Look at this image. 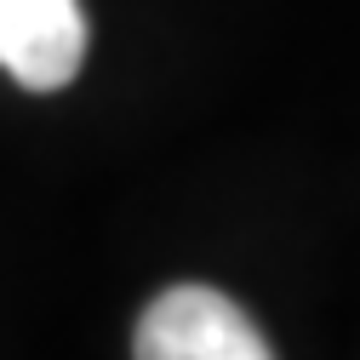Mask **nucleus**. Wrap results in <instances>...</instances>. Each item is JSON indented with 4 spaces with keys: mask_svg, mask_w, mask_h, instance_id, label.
<instances>
[{
    "mask_svg": "<svg viewBox=\"0 0 360 360\" xmlns=\"http://www.w3.org/2000/svg\"><path fill=\"white\" fill-rule=\"evenodd\" d=\"M131 360H275V349L235 297L184 281L138 314Z\"/></svg>",
    "mask_w": 360,
    "mask_h": 360,
    "instance_id": "nucleus-1",
    "label": "nucleus"
},
{
    "mask_svg": "<svg viewBox=\"0 0 360 360\" xmlns=\"http://www.w3.org/2000/svg\"><path fill=\"white\" fill-rule=\"evenodd\" d=\"M86 63L80 0H0V69L23 92H63Z\"/></svg>",
    "mask_w": 360,
    "mask_h": 360,
    "instance_id": "nucleus-2",
    "label": "nucleus"
}]
</instances>
